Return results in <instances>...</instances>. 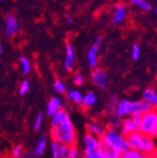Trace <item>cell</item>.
<instances>
[{
	"mask_svg": "<svg viewBox=\"0 0 157 158\" xmlns=\"http://www.w3.org/2000/svg\"><path fill=\"white\" fill-rule=\"evenodd\" d=\"M130 117L132 118V121L134 122V123L136 125V127L138 128V131H139V125H140V123H141L142 115H140V114H134V115H131Z\"/></svg>",
	"mask_w": 157,
	"mask_h": 158,
	"instance_id": "obj_33",
	"label": "cell"
},
{
	"mask_svg": "<svg viewBox=\"0 0 157 158\" xmlns=\"http://www.w3.org/2000/svg\"><path fill=\"white\" fill-rule=\"evenodd\" d=\"M54 89L58 93H63L66 90V86L61 80H56L54 83Z\"/></svg>",
	"mask_w": 157,
	"mask_h": 158,
	"instance_id": "obj_31",
	"label": "cell"
},
{
	"mask_svg": "<svg viewBox=\"0 0 157 158\" xmlns=\"http://www.w3.org/2000/svg\"><path fill=\"white\" fill-rule=\"evenodd\" d=\"M142 99L149 103L152 108H157V91L152 88H147L142 92Z\"/></svg>",
	"mask_w": 157,
	"mask_h": 158,
	"instance_id": "obj_13",
	"label": "cell"
},
{
	"mask_svg": "<svg viewBox=\"0 0 157 158\" xmlns=\"http://www.w3.org/2000/svg\"><path fill=\"white\" fill-rule=\"evenodd\" d=\"M75 62V56H74V49L72 44H67L66 51H65V59H64V68L67 71H71Z\"/></svg>",
	"mask_w": 157,
	"mask_h": 158,
	"instance_id": "obj_11",
	"label": "cell"
},
{
	"mask_svg": "<svg viewBox=\"0 0 157 158\" xmlns=\"http://www.w3.org/2000/svg\"><path fill=\"white\" fill-rule=\"evenodd\" d=\"M99 47L94 44L90 46L88 51V62L91 68H95L98 63V53H99Z\"/></svg>",
	"mask_w": 157,
	"mask_h": 158,
	"instance_id": "obj_16",
	"label": "cell"
},
{
	"mask_svg": "<svg viewBox=\"0 0 157 158\" xmlns=\"http://www.w3.org/2000/svg\"><path fill=\"white\" fill-rule=\"evenodd\" d=\"M0 1H3V0H0Z\"/></svg>",
	"mask_w": 157,
	"mask_h": 158,
	"instance_id": "obj_42",
	"label": "cell"
},
{
	"mask_svg": "<svg viewBox=\"0 0 157 158\" xmlns=\"http://www.w3.org/2000/svg\"><path fill=\"white\" fill-rule=\"evenodd\" d=\"M83 82H84V77H83V75L81 73H77L74 75V83H75V85L81 86L83 84Z\"/></svg>",
	"mask_w": 157,
	"mask_h": 158,
	"instance_id": "obj_35",
	"label": "cell"
},
{
	"mask_svg": "<svg viewBox=\"0 0 157 158\" xmlns=\"http://www.w3.org/2000/svg\"><path fill=\"white\" fill-rule=\"evenodd\" d=\"M97 103V95L93 91H88L86 94L83 95L82 105L85 107H91Z\"/></svg>",
	"mask_w": 157,
	"mask_h": 158,
	"instance_id": "obj_18",
	"label": "cell"
},
{
	"mask_svg": "<svg viewBox=\"0 0 157 158\" xmlns=\"http://www.w3.org/2000/svg\"><path fill=\"white\" fill-rule=\"evenodd\" d=\"M43 113H38L37 116H36V118H35V122H34V129L36 131H38L42 127V124H43Z\"/></svg>",
	"mask_w": 157,
	"mask_h": 158,
	"instance_id": "obj_32",
	"label": "cell"
},
{
	"mask_svg": "<svg viewBox=\"0 0 157 158\" xmlns=\"http://www.w3.org/2000/svg\"><path fill=\"white\" fill-rule=\"evenodd\" d=\"M154 12H155V15L157 16V7L155 8V10H154Z\"/></svg>",
	"mask_w": 157,
	"mask_h": 158,
	"instance_id": "obj_40",
	"label": "cell"
},
{
	"mask_svg": "<svg viewBox=\"0 0 157 158\" xmlns=\"http://www.w3.org/2000/svg\"><path fill=\"white\" fill-rule=\"evenodd\" d=\"M22 151H23V147L22 145H16L13 150H12V156L13 157H17L19 155L22 154Z\"/></svg>",
	"mask_w": 157,
	"mask_h": 158,
	"instance_id": "obj_36",
	"label": "cell"
},
{
	"mask_svg": "<svg viewBox=\"0 0 157 158\" xmlns=\"http://www.w3.org/2000/svg\"><path fill=\"white\" fill-rule=\"evenodd\" d=\"M62 106V102L58 97H53L47 103L46 106V113L47 115L53 117L57 111H60Z\"/></svg>",
	"mask_w": 157,
	"mask_h": 158,
	"instance_id": "obj_14",
	"label": "cell"
},
{
	"mask_svg": "<svg viewBox=\"0 0 157 158\" xmlns=\"http://www.w3.org/2000/svg\"><path fill=\"white\" fill-rule=\"evenodd\" d=\"M139 132L153 138H157V108H152L142 115Z\"/></svg>",
	"mask_w": 157,
	"mask_h": 158,
	"instance_id": "obj_3",
	"label": "cell"
},
{
	"mask_svg": "<svg viewBox=\"0 0 157 158\" xmlns=\"http://www.w3.org/2000/svg\"><path fill=\"white\" fill-rule=\"evenodd\" d=\"M83 158H104V152L101 148H99L93 152H84Z\"/></svg>",
	"mask_w": 157,
	"mask_h": 158,
	"instance_id": "obj_27",
	"label": "cell"
},
{
	"mask_svg": "<svg viewBox=\"0 0 157 158\" xmlns=\"http://www.w3.org/2000/svg\"><path fill=\"white\" fill-rule=\"evenodd\" d=\"M20 63H21V67H22V72L25 74L29 73L30 70H31V64H30V61L28 60V58H27L26 56H22L20 58Z\"/></svg>",
	"mask_w": 157,
	"mask_h": 158,
	"instance_id": "obj_26",
	"label": "cell"
},
{
	"mask_svg": "<svg viewBox=\"0 0 157 158\" xmlns=\"http://www.w3.org/2000/svg\"><path fill=\"white\" fill-rule=\"evenodd\" d=\"M154 155H155V157L157 158V146H156V149H155V152H154V153H153Z\"/></svg>",
	"mask_w": 157,
	"mask_h": 158,
	"instance_id": "obj_39",
	"label": "cell"
},
{
	"mask_svg": "<svg viewBox=\"0 0 157 158\" xmlns=\"http://www.w3.org/2000/svg\"><path fill=\"white\" fill-rule=\"evenodd\" d=\"M14 158H30V156L27 155V154H21V155H19L17 157H14Z\"/></svg>",
	"mask_w": 157,
	"mask_h": 158,
	"instance_id": "obj_38",
	"label": "cell"
},
{
	"mask_svg": "<svg viewBox=\"0 0 157 158\" xmlns=\"http://www.w3.org/2000/svg\"><path fill=\"white\" fill-rule=\"evenodd\" d=\"M101 142L104 146L120 152L130 150L126 136L121 132V130L112 127L106 128L105 134L101 137Z\"/></svg>",
	"mask_w": 157,
	"mask_h": 158,
	"instance_id": "obj_2",
	"label": "cell"
},
{
	"mask_svg": "<svg viewBox=\"0 0 157 158\" xmlns=\"http://www.w3.org/2000/svg\"><path fill=\"white\" fill-rule=\"evenodd\" d=\"M82 142L84 145V152H89L96 151L100 148L101 138L97 137L89 133H87L82 138Z\"/></svg>",
	"mask_w": 157,
	"mask_h": 158,
	"instance_id": "obj_5",
	"label": "cell"
},
{
	"mask_svg": "<svg viewBox=\"0 0 157 158\" xmlns=\"http://www.w3.org/2000/svg\"><path fill=\"white\" fill-rule=\"evenodd\" d=\"M152 109V106L144 101L143 99L141 100H137V101H131V107H130V116L134 114H140L143 115L146 112L150 111Z\"/></svg>",
	"mask_w": 157,
	"mask_h": 158,
	"instance_id": "obj_9",
	"label": "cell"
},
{
	"mask_svg": "<svg viewBox=\"0 0 157 158\" xmlns=\"http://www.w3.org/2000/svg\"><path fill=\"white\" fill-rule=\"evenodd\" d=\"M140 55H141V49H140V46L138 44H133L132 46V50H131V56H132V59L134 61L138 60L139 57H140Z\"/></svg>",
	"mask_w": 157,
	"mask_h": 158,
	"instance_id": "obj_28",
	"label": "cell"
},
{
	"mask_svg": "<svg viewBox=\"0 0 157 158\" xmlns=\"http://www.w3.org/2000/svg\"><path fill=\"white\" fill-rule=\"evenodd\" d=\"M2 53V46H1V44H0V54Z\"/></svg>",
	"mask_w": 157,
	"mask_h": 158,
	"instance_id": "obj_41",
	"label": "cell"
},
{
	"mask_svg": "<svg viewBox=\"0 0 157 158\" xmlns=\"http://www.w3.org/2000/svg\"><path fill=\"white\" fill-rule=\"evenodd\" d=\"M5 27V34L8 37H12L18 33L20 29V24H19L18 19L14 15H8L5 18L4 22Z\"/></svg>",
	"mask_w": 157,
	"mask_h": 158,
	"instance_id": "obj_8",
	"label": "cell"
},
{
	"mask_svg": "<svg viewBox=\"0 0 157 158\" xmlns=\"http://www.w3.org/2000/svg\"><path fill=\"white\" fill-rule=\"evenodd\" d=\"M50 134L53 140L61 144L68 146L76 144V131L72 122L71 121L70 115L66 110L61 108L52 117Z\"/></svg>",
	"mask_w": 157,
	"mask_h": 158,
	"instance_id": "obj_1",
	"label": "cell"
},
{
	"mask_svg": "<svg viewBox=\"0 0 157 158\" xmlns=\"http://www.w3.org/2000/svg\"><path fill=\"white\" fill-rule=\"evenodd\" d=\"M91 80L95 86L105 90L108 87V74L102 68H95L91 73Z\"/></svg>",
	"mask_w": 157,
	"mask_h": 158,
	"instance_id": "obj_4",
	"label": "cell"
},
{
	"mask_svg": "<svg viewBox=\"0 0 157 158\" xmlns=\"http://www.w3.org/2000/svg\"><path fill=\"white\" fill-rule=\"evenodd\" d=\"M129 2L134 5V6H137L140 10L148 11L151 10V4L150 2H148L147 0H129Z\"/></svg>",
	"mask_w": 157,
	"mask_h": 158,
	"instance_id": "obj_20",
	"label": "cell"
},
{
	"mask_svg": "<svg viewBox=\"0 0 157 158\" xmlns=\"http://www.w3.org/2000/svg\"><path fill=\"white\" fill-rule=\"evenodd\" d=\"M87 133H89L97 137H102L107 127L100 123H89L87 124Z\"/></svg>",
	"mask_w": 157,
	"mask_h": 158,
	"instance_id": "obj_12",
	"label": "cell"
},
{
	"mask_svg": "<svg viewBox=\"0 0 157 158\" xmlns=\"http://www.w3.org/2000/svg\"><path fill=\"white\" fill-rule=\"evenodd\" d=\"M119 97H118L116 94H112L109 98L108 100V103H107V106H106V111L109 115H113L115 114V109H116V106L119 103Z\"/></svg>",
	"mask_w": 157,
	"mask_h": 158,
	"instance_id": "obj_19",
	"label": "cell"
},
{
	"mask_svg": "<svg viewBox=\"0 0 157 158\" xmlns=\"http://www.w3.org/2000/svg\"><path fill=\"white\" fill-rule=\"evenodd\" d=\"M68 97L71 101H72L75 104H81L83 100V94L76 89H72L68 92Z\"/></svg>",
	"mask_w": 157,
	"mask_h": 158,
	"instance_id": "obj_21",
	"label": "cell"
},
{
	"mask_svg": "<svg viewBox=\"0 0 157 158\" xmlns=\"http://www.w3.org/2000/svg\"><path fill=\"white\" fill-rule=\"evenodd\" d=\"M100 148L103 150L104 152V158H119L120 157V154L121 152H118V151H115V150H112V149H109L105 146H104L101 142V146Z\"/></svg>",
	"mask_w": 157,
	"mask_h": 158,
	"instance_id": "obj_22",
	"label": "cell"
},
{
	"mask_svg": "<svg viewBox=\"0 0 157 158\" xmlns=\"http://www.w3.org/2000/svg\"><path fill=\"white\" fill-rule=\"evenodd\" d=\"M69 146L65 144H60V158H67Z\"/></svg>",
	"mask_w": 157,
	"mask_h": 158,
	"instance_id": "obj_34",
	"label": "cell"
},
{
	"mask_svg": "<svg viewBox=\"0 0 157 158\" xmlns=\"http://www.w3.org/2000/svg\"><path fill=\"white\" fill-rule=\"evenodd\" d=\"M138 131V128L136 127V125L134 123V122L132 121V118L130 116L123 118V120L122 122V127H121V132L126 136L129 134Z\"/></svg>",
	"mask_w": 157,
	"mask_h": 158,
	"instance_id": "obj_15",
	"label": "cell"
},
{
	"mask_svg": "<svg viewBox=\"0 0 157 158\" xmlns=\"http://www.w3.org/2000/svg\"><path fill=\"white\" fill-rule=\"evenodd\" d=\"M127 15H128V10L126 5L123 3H118L114 7V10H113V16H112L113 25L118 26L123 23Z\"/></svg>",
	"mask_w": 157,
	"mask_h": 158,
	"instance_id": "obj_6",
	"label": "cell"
},
{
	"mask_svg": "<svg viewBox=\"0 0 157 158\" xmlns=\"http://www.w3.org/2000/svg\"><path fill=\"white\" fill-rule=\"evenodd\" d=\"M156 146H157V144H156V141H155V138L143 134L137 151L142 152V153H151V154H153L154 152H155Z\"/></svg>",
	"mask_w": 157,
	"mask_h": 158,
	"instance_id": "obj_7",
	"label": "cell"
},
{
	"mask_svg": "<svg viewBox=\"0 0 157 158\" xmlns=\"http://www.w3.org/2000/svg\"><path fill=\"white\" fill-rule=\"evenodd\" d=\"M139 155H140V152L130 149L126 152H121L119 158H138Z\"/></svg>",
	"mask_w": 157,
	"mask_h": 158,
	"instance_id": "obj_25",
	"label": "cell"
},
{
	"mask_svg": "<svg viewBox=\"0 0 157 158\" xmlns=\"http://www.w3.org/2000/svg\"><path fill=\"white\" fill-rule=\"evenodd\" d=\"M122 118L118 117L117 115L113 114V115H110V121H109V127H112V128H115V129H118V130H121V127H122Z\"/></svg>",
	"mask_w": 157,
	"mask_h": 158,
	"instance_id": "obj_23",
	"label": "cell"
},
{
	"mask_svg": "<svg viewBox=\"0 0 157 158\" xmlns=\"http://www.w3.org/2000/svg\"><path fill=\"white\" fill-rule=\"evenodd\" d=\"M130 107H131V101L128 99H122L118 103L116 109H115V115H117L120 118H125L130 116Z\"/></svg>",
	"mask_w": 157,
	"mask_h": 158,
	"instance_id": "obj_10",
	"label": "cell"
},
{
	"mask_svg": "<svg viewBox=\"0 0 157 158\" xmlns=\"http://www.w3.org/2000/svg\"><path fill=\"white\" fill-rule=\"evenodd\" d=\"M29 82L28 80H27V79H25V80H23L20 84V87H19V93H20L21 95H26L28 90H29Z\"/></svg>",
	"mask_w": 157,
	"mask_h": 158,
	"instance_id": "obj_30",
	"label": "cell"
},
{
	"mask_svg": "<svg viewBox=\"0 0 157 158\" xmlns=\"http://www.w3.org/2000/svg\"><path fill=\"white\" fill-rule=\"evenodd\" d=\"M46 146H47V137L45 135H43L41 138H40V140L38 141V143L36 144L35 146V149L32 152V155L34 157H39V156H41L45 149H46Z\"/></svg>",
	"mask_w": 157,
	"mask_h": 158,
	"instance_id": "obj_17",
	"label": "cell"
},
{
	"mask_svg": "<svg viewBox=\"0 0 157 158\" xmlns=\"http://www.w3.org/2000/svg\"><path fill=\"white\" fill-rule=\"evenodd\" d=\"M60 142L52 140L50 148L52 152V156L51 158H60Z\"/></svg>",
	"mask_w": 157,
	"mask_h": 158,
	"instance_id": "obj_24",
	"label": "cell"
},
{
	"mask_svg": "<svg viewBox=\"0 0 157 158\" xmlns=\"http://www.w3.org/2000/svg\"><path fill=\"white\" fill-rule=\"evenodd\" d=\"M72 21H73L72 17H71V16H67V17H66V22H67V23L72 24Z\"/></svg>",
	"mask_w": 157,
	"mask_h": 158,
	"instance_id": "obj_37",
	"label": "cell"
},
{
	"mask_svg": "<svg viewBox=\"0 0 157 158\" xmlns=\"http://www.w3.org/2000/svg\"><path fill=\"white\" fill-rule=\"evenodd\" d=\"M80 157V151L77 148L76 145L69 146L67 158H79Z\"/></svg>",
	"mask_w": 157,
	"mask_h": 158,
	"instance_id": "obj_29",
	"label": "cell"
}]
</instances>
